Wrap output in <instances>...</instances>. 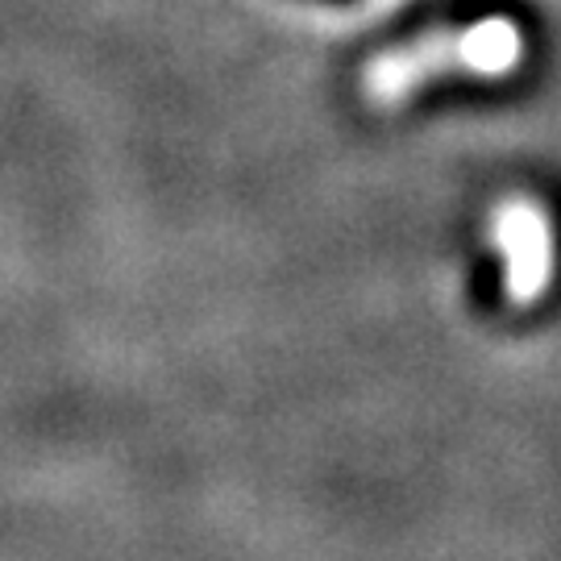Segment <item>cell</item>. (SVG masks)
<instances>
[{
	"mask_svg": "<svg viewBox=\"0 0 561 561\" xmlns=\"http://www.w3.org/2000/svg\"><path fill=\"white\" fill-rule=\"evenodd\" d=\"M495 250L503 254V291L512 304H537L553 279V225L537 201H507L491 221Z\"/></svg>",
	"mask_w": 561,
	"mask_h": 561,
	"instance_id": "obj_2",
	"label": "cell"
},
{
	"mask_svg": "<svg viewBox=\"0 0 561 561\" xmlns=\"http://www.w3.org/2000/svg\"><path fill=\"white\" fill-rule=\"evenodd\" d=\"M524 59V34L516 21L486 18L466 30H445L428 38L400 46L366 67V96L379 104H396L421 83L461 71V76H507Z\"/></svg>",
	"mask_w": 561,
	"mask_h": 561,
	"instance_id": "obj_1",
	"label": "cell"
}]
</instances>
